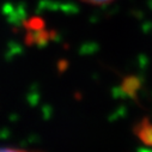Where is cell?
Returning <instances> with one entry per match:
<instances>
[{
	"label": "cell",
	"instance_id": "6da1fadb",
	"mask_svg": "<svg viewBox=\"0 0 152 152\" xmlns=\"http://www.w3.org/2000/svg\"><path fill=\"white\" fill-rule=\"evenodd\" d=\"M135 135L147 147H152V122L148 119L141 120L135 126Z\"/></svg>",
	"mask_w": 152,
	"mask_h": 152
},
{
	"label": "cell",
	"instance_id": "7a4b0ae2",
	"mask_svg": "<svg viewBox=\"0 0 152 152\" xmlns=\"http://www.w3.org/2000/svg\"><path fill=\"white\" fill-rule=\"evenodd\" d=\"M84 3H88V4H92V5H103V4H108L113 0H82Z\"/></svg>",
	"mask_w": 152,
	"mask_h": 152
},
{
	"label": "cell",
	"instance_id": "3957f363",
	"mask_svg": "<svg viewBox=\"0 0 152 152\" xmlns=\"http://www.w3.org/2000/svg\"><path fill=\"white\" fill-rule=\"evenodd\" d=\"M0 152H26V151L16 150V148H0Z\"/></svg>",
	"mask_w": 152,
	"mask_h": 152
},
{
	"label": "cell",
	"instance_id": "277c9868",
	"mask_svg": "<svg viewBox=\"0 0 152 152\" xmlns=\"http://www.w3.org/2000/svg\"><path fill=\"white\" fill-rule=\"evenodd\" d=\"M140 152H152V150H148V148H145V150H141Z\"/></svg>",
	"mask_w": 152,
	"mask_h": 152
}]
</instances>
